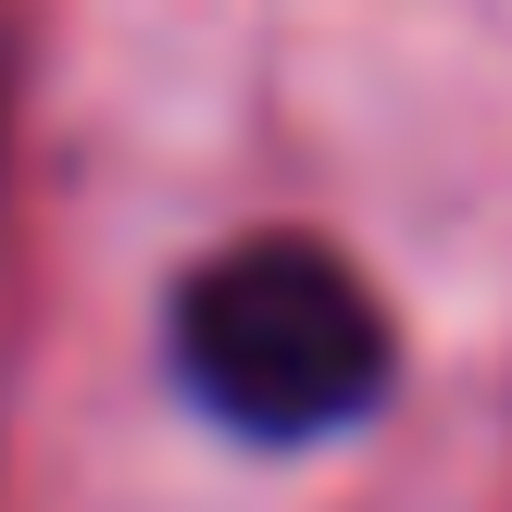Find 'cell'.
I'll use <instances>...</instances> for the list:
<instances>
[{
    "instance_id": "obj_1",
    "label": "cell",
    "mask_w": 512,
    "mask_h": 512,
    "mask_svg": "<svg viewBox=\"0 0 512 512\" xmlns=\"http://www.w3.org/2000/svg\"><path fill=\"white\" fill-rule=\"evenodd\" d=\"M175 363L238 438H338L388 388V313L313 238H238L175 288Z\"/></svg>"
}]
</instances>
